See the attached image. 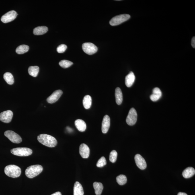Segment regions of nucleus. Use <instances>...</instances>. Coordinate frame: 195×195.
I'll return each instance as SVG.
<instances>
[{
	"label": "nucleus",
	"instance_id": "f257e3e1",
	"mask_svg": "<svg viewBox=\"0 0 195 195\" xmlns=\"http://www.w3.org/2000/svg\"><path fill=\"white\" fill-rule=\"evenodd\" d=\"M37 139L39 142L45 146L49 147H54L56 146L57 143L56 138L50 135H39L37 137Z\"/></svg>",
	"mask_w": 195,
	"mask_h": 195
},
{
	"label": "nucleus",
	"instance_id": "f03ea898",
	"mask_svg": "<svg viewBox=\"0 0 195 195\" xmlns=\"http://www.w3.org/2000/svg\"><path fill=\"white\" fill-rule=\"evenodd\" d=\"M5 172L6 175L9 177L15 178L19 177L21 175V168L15 165H10L6 166L5 168Z\"/></svg>",
	"mask_w": 195,
	"mask_h": 195
},
{
	"label": "nucleus",
	"instance_id": "7ed1b4c3",
	"mask_svg": "<svg viewBox=\"0 0 195 195\" xmlns=\"http://www.w3.org/2000/svg\"><path fill=\"white\" fill-rule=\"evenodd\" d=\"M43 168L40 165L31 166L26 168L25 174L26 177L29 178H32L36 177L41 173Z\"/></svg>",
	"mask_w": 195,
	"mask_h": 195
},
{
	"label": "nucleus",
	"instance_id": "20e7f679",
	"mask_svg": "<svg viewBox=\"0 0 195 195\" xmlns=\"http://www.w3.org/2000/svg\"><path fill=\"white\" fill-rule=\"evenodd\" d=\"M11 152L13 155L19 157H27L32 154V149L26 147H18L11 150Z\"/></svg>",
	"mask_w": 195,
	"mask_h": 195
},
{
	"label": "nucleus",
	"instance_id": "39448f33",
	"mask_svg": "<svg viewBox=\"0 0 195 195\" xmlns=\"http://www.w3.org/2000/svg\"><path fill=\"white\" fill-rule=\"evenodd\" d=\"M130 17V15L128 14H122L116 16L111 20L110 24L112 26L118 25L127 21Z\"/></svg>",
	"mask_w": 195,
	"mask_h": 195
},
{
	"label": "nucleus",
	"instance_id": "423d86ee",
	"mask_svg": "<svg viewBox=\"0 0 195 195\" xmlns=\"http://www.w3.org/2000/svg\"><path fill=\"white\" fill-rule=\"evenodd\" d=\"M4 135L10 139V141L14 143H19L22 141L21 137L13 131H6L4 133Z\"/></svg>",
	"mask_w": 195,
	"mask_h": 195
},
{
	"label": "nucleus",
	"instance_id": "0eeeda50",
	"mask_svg": "<svg viewBox=\"0 0 195 195\" xmlns=\"http://www.w3.org/2000/svg\"><path fill=\"white\" fill-rule=\"evenodd\" d=\"M137 119V114L136 111L134 108H131L126 119L127 124L129 126H133L136 123Z\"/></svg>",
	"mask_w": 195,
	"mask_h": 195
},
{
	"label": "nucleus",
	"instance_id": "6e6552de",
	"mask_svg": "<svg viewBox=\"0 0 195 195\" xmlns=\"http://www.w3.org/2000/svg\"><path fill=\"white\" fill-rule=\"evenodd\" d=\"M82 48L84 52L89 55L95 54L98 51L97 47L93 43L90 42L84 43Z\"/></svg>",
	"mask_w": 195,
	"mask_h": 195
},
{
	"label": "nucleus",
	"instance_id": "1a4fd4ad",
	"mask_svg": "<svg viewBox=\"0 0 195 195\" xmlns=\"http://www.w3.org/2000/svg\"><path fill=\"white\" fill-rule=\"evenodd\" d=\"M18 15V14L15 11L12 10L7 12L2 16L1 20L4 23H7L15 20Z\"/></svg>",
	"mask_w": 195,
	"mask_h": 195
},
{
	"label": "nucleus",
	"instance_id": "9d476101",
	"mask_svg": "<svg viewBox=\"0 0 195 195\" xmlns=\"http://www.w3.org/2000/svg\"><path fill=\"white\" fill-rule=\"evenodd\" d=\"M13 113L11 110H7L0 114V120L6 123L11 122L13 118Z\"/></svg>",
	"mask_w": 195,
	"mask_h": 195
},
{
	"label": "nucleus",
	"instance_id": "9b49d317",
	"mask_svg": "<svg viewBox=\"0 0 195 195\" xmlns=\"http://www.w3.org/2000/svg\"><path fill=\"white\" fill-rule=\"evenodd\" d=\"M63 93L62 90H56L47 98V102L50 104L54 103L59 100Z\"/></svg>",
	"mask_w": 195,
	"mask_h": 195
},
{
	"label": "nucleus",
	"instance_id": "f8f14e48",
	"mask_svg": "<svg viewBox=\"0 0 195 195\" xmlns=\"http://www.w3.org/2000/svg\"><path fill=\"white\" fill-rule=\"evenodd\" d=\"M135 163L139 169L143 170L146 168L147 164L143 157L139 154H137L135 158Z\"/></svg>",
	"mask_w": 195,
	"mask_h": 195
},
{
	"label": "nucleus",
	"instance_id": "ddd939ff",
	"mask_svg": "<svg viewBox=\"0 0 195 195\" xmlns=\"http://www.w3.org/2000/svg\"><path fill=\"white\" fill-rule=\"evenodd\" d=\"M80 154L83 158H88L90 155V149L85 143H82L80 146Z\"/></svg>",
	"mask_w": 195,
	"mask_h": 195
},
{
	"label": "nucleus",
	"instance_id": "4468645a",
	"mask_svg": "<svg viewBox=\"0 0 195 195\" xmlns=\"http://www.w3.org/2000/svg\"><path fill=\"white\" fill-rule=\"evenodd\" d=\"M110 125V117L106 115L103 117L102 122V131L103 133L105 134L108 132Z\"/></svg>",
	"mask_w": 195,
	"mask_h": 195
},
{
	"label": "nucleus",
	"instance_id": "2eb2a0df",
	"mask_svg": "<svg viewBox=\"0 0 195 195\" xmlns=\"http://www.w3.org/2000/svg\"><path fill=\"white\" fill-rule=\"evenodd\" d=\"M135 76L132 72L127 75L125 79V84L127 87H130L133 85L135 80Z\"/></svg>",
	"mask_w": 195,
	"mask_h": 195
},
{
	"label": "nucleus",
	"instance_id": "dca6fc26",
	"mask_svg": "<svg viewBox=\"0 0 195 195\" xmlns=\"http://www.w3.org/2000/svg\"><path fill=\"white\" fill-rule=\"evenodd\" d=\"M74 195H84V189L81 184L79 182H75L73 189Z\"/></svg>",
	"mask_w": 195,
	"mask_h": 195
},
{
	"label": "nucleus",
	"instance_id": "f3484780",
	"mask_svg": "<svg viewBox=\"0 0 195 195\" xmlns=\"http://www.w3.org/2000/svg\"><path fill=\"white\" fill-rule=\"evenodd\" d=\"M75 125L80 132H84L87 129V125L86 123L83 120L81 119H77L75 121Z\"/></svg>",
	"mask_w": 195,
	"mask_h": 195
},
{
	"label": "nucleus",
	"instance_id": "a211bd4d",
	"mask_svg": "<svg viewBox=\"0 0 195 195\" xmlns=\"http://www.w3.org/2000/svg\"><path fill=\"white\" fill-rule=\"evenodd\" d=\"M195 174V170L193 168L189 167L187 168L182 172V175L185 178H188L192 177Z\"/></svg>",
	"mask_w": 195,
	"mask_h": 195
},
{
	"label": "nucleus",
	"instance_id": "6ab92c4d",
	"mask_svg": "<svg viewBox=\"0 0 195 195\" xmlns=\"http://www.w3.org/2000/svg\"><path fill=\"white\" fill-rule=\"evenodd\" d=\"M116 101L118 105H120L122 103L123 100V96L122 90L119 88H117L115 92Z\"/></svg>",
	"mask_w": 195,
	"mask_h": 195
},
{
	"label": "nucleus",
	"instance_id": "aec40b11",
	"mask_svg": "<svg viewBox=\"0 0 195 195\" xmlns=\"http://www.w3.org/2000/svg\"><path fill=\"white\" fill-rule=\"evenodd\" d=\"M48 30V28L46 26H38L34 29L33 32L36 35H41L46 33Z\"/></svg>",
	"mask_w": 195,
	"mask_h": 195
},
{
	"label": "nucleus",
	"instance_id": "412c9836",
	"mask_svg": "<svg viewBox=\"0 0 195 195\" xmlns=\"http://www.w3.org/2000/svg\"><path fill=\"white\" fill-rule=\"evenodd\" d=\"M93 187L95 189V193L96 195L101 194L103 186L102 183L99 182H94L93 184Z\"/></svg>",
	"mask_w": 195,
	"mask_h": 195
},
{
	"label": "nucleus",
	"instance_id": "4be33fe9",
	"mask_svg": "<svg viewBox=\"0 0 195 195\" xmlns=\"http://www.w3.org/2000/svg\"><path fill=\"white\" fill-rule=\"evenodd\" d=\"M83 104L84 108L88 109L91 107L92 104V99L91 96L87 95L84 96L83 99Z\"/></svg>",
	"mask_w": 195,
	"mask_h": 195
},
{
	"label": "nucleus",
	"instance_id": "5701e85b",
	"mask_svg": "<svg viewBox=\"0 0 195 195\" xmlns=\"http://www.w3.org/2000/svg\"><path fill=\"white\" fill-rule=\"evenodd\" d=\"M3 78L8 84L12 85L14 83V79L13 76L11 73L6 72L4 74Z\"/></svg>",
	"mask_w": 195,
	"mask_h": 195
},
{
	"label": "nucleus",
	"instance_id": "b1692460",
	"mask_svg": "<svg viewBox=\"0 0 195 195\" xmlns=\"http://www.w3.org/2000/svg\"><path fill=\"white\" fill-rule=\"evenodd\" d=\"M29 46L26 45H21L16 49V52L18 54H22L27 52L29 50Z\"/></svg>",
	"mask_w": 195,
	"mask_h": 195
},
{
	"label": "nucleus",
	"instance_id": "393cba45",
	"mask_svg": "<svg viewBox=\"0 0 195 195\" xmlns=\"http://www.w3.org/2000/svg\"><path fill=\"white\" fill-rule=\"evenodd\" d=\"M39 72V67L38 66H30L28 68V73L29 75L33 77L37 76Z\"/></svg>",
	"mask_w": 195,
	"mask_h": 195
},
{
	"label": "nucleus",
	"instance_id": "a878e982",
	"mask_svg": "<svg viewBox=\"0 0 195 195\" xmlns=\"http://www.w3.org/2000/svg\"><path fill=\"white\" fill-rule=\"evenodd\" d=\"M116 181L119 185H123L127 183V179L126 176L121 174V175L117 176Z\"/></svg>",
	"mask_w": 195,
	"mask_h": 195
},
{
	"label": "nucleus",
	"instance_id": "bb28decb",
	"mask_svg": "<svg viewBox=\"0 0 195 195\" xmlns=\"http://www.w3.org/2000/svg\"><path fill=\"white\" fill-rule=\"evenodd\" d=\"M73 64V62L66 60H61L59 63V64L60 66L64 68H68L71 67Z\"/></svg>",
	"mask_w": 195,
	"mask_h": 195
},
{
	"label": "nucleus",
	"instance_id": "cd10ccee",
	"mask_svg": "<svg viewBox=\"0 0 195 195\" xmlns=\"http://www.w3.org/2000/svg\"><path fill=\"white\" fill-rule=\"evenodd\" d=\"M118 156V153L116 151L112 150L110 153L109 159L110 161L112 163H115L116 161Z\"/></svg>",
	"mask_w": 195,
	"mask_h": 195
},
{
	"label": "nucleus",
	"instance_id": "c85d7f7f",
	"mask_svg": "<svg viewBox=\"0 0 195 195\" xmlns=\"http://www.w3.org/2000/svg\"><path fill=\"white\" fill-rule=\"evenodd\" d=\"M106 164V160L105 157H102L98 160L96 164V166L98 167H102L105 166Z\"/></svg>",
	"mask_w": 195,
	"mask_h": 195
},
{
	"label": "nucleus",
	"instance_id": "c756f323",
	"mask_svg": "<svg viewBox=\"0 0 195 195\" xmlns=\"http://www.w3.org/2000/svg\"><path fill=\"white\" fill-rule=\"evenodd\" d=\"M67 46L64 44H61L57 47V52L59 53H64L67 49Z\"/></svg>",
	"mask_w": 195,
	"mask_h": 195
},
{
	"label": "nucleus",
	"instance_id": "7c9ffc66",
	"mask_svg": "<svg viewBox=\"0 0 195 195\" xmlns=\"http://www.w3.org/2000/svg\"><path fill=\"white\" fill-rule=\"evenodd\" d=\"M153 94H155L162 97V93L161 90L159 88H154L153 90Z\"/></svg>",
	"mask_w": 195,
	"mask_h": 195
},
{
	"label": "nucleus",
	"instance_id": "2f4dec72",
	"mask_svg": "<svg viewBox=\"0 0 195 195\" xmlns=\"http://www.w3.org/2000/svg\"><path fill=\"white\" fill-rule=\"evenodd\" d=\"M161 97L154 94H152L150 96V98L152 101L156 102L159 100Z\"/></svg>",
	"mask_w": 195,
	"mask_h": 195
},
{
	"label": "nucleus",
	"instance_id": "473e14b6",
	"mask_svg": "<svg viewBox=\"0 0 195 195\" xmlns=\"http://www.w3.org/2000/svg\"><path fill=\"white\" fill-rule=\"evenodd\" d=\"M192 46L193 47V48H195V37H193V38L192 39V43H191Z\"/></svg>",
	"mask_w": 195,
	"mask_h": 195
},
{
	"label": "nucleus",
	"instance_id": "72a5a7b5",
	"mask_svg": "<svg viewBox=\"0 0 195 195\" xmlns=\"http://www.w3.org/2000/svg\"><path fill=\"white\" fill-rule=\"evenodd\" d=\"M51 195H61V194L60 192H57Z\"/></svg>",
	"mask_w": 195,
	"mask_h": 195
},
{
	"label": "nucleus",
	"instance_id": "f704fd0d",
	"mask_svg": "<svg viewBox=\"0 0 195 195\" xmlns=\"http://www.w3.org/2000/svg\"><path fill=\"white\" fill-rule=\"evenodd\" d=\"M177 195H188L187 194H186V193L180 192L178 193Z\"/></svg>",
	"mask_w": 195,
	"mask_h": 195
}]
</instances>
